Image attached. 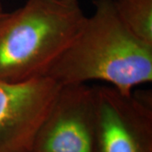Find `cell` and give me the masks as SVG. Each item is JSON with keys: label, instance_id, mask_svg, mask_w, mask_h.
<instances>
[{"label": "cell", "instance_id": "3957f363", "mask_svg": "<svg viewBox=\"0 0 152 152\" xmlns=\"http://www.w3.org/2000/svg\"><path fill=\"white\" fill-rule=\"evenodd\" d=\"M95 152H152V92L93 86Z\"/></svg>", "mask_w": 152, "mask_h": 152}, {"label": "cell", "instance_id": "6da1fadb", "mask_svg": "<svg viewBox=\"0 0 152 152\" xmlns=\"http://www.w3.org/2000/svg\"><path fill=\"white\" fill-rule=\"evenodd\" d=\"M94 11L47 75L61 86L102 81L123 94L152 81V46L121 20L113 0H95Z\"/></svg>", "mask_w": 152, "mask_h": 152}, {"label": "cell", "instance_id": "5b68a950", "mask_svg": "<svg viewBox=\"0 0 152 152\" xmlns=\"http://www.w3.org/2000/svg\"><path fill=\"white\" fill-rule=\"evenodd\" d=\"M61 86L48 76L0 81V152H30Z\"/></svg>", "mask_w": 152, "mask_h": 152}, {"label": "cell", "instance_id": "8992f818", "mask_svg": "<svg viewBox=\"0 0 152 152\" xmlns=\"http://www.w3.org/2000/svg\"><path fill=\"white\" fill-rule=\"evenodd\" d=\"M113 3L127 28L152 46V0H113Z\"/></svg>", "mask_w": 152, "mask_h": 152}, {"label": "cell", "instance_id": "ba28073f", "mask_svg": "<svg viewBox=\"0 0 152 152\" xmlns=\"http://www.w3.org/2000/svg\"><path fill=\"white\" fill-rule=\"evenodd\" d=\"M2 13H3V12H1V13H0V15H1V14H2Z\"/></svg>", "mask_w": 152, "mask_h": 152}, {"label": "cell", "instance_id": "277c9868", "mask_svg": "<svg viewBox=\"0 0 152 152\" xmlns=\"http://www.w3.org/2000/svg\"><path fill=\"white\" fill-rule=\"evenodd\" d=\"M93 86H62L33 140L30 152H95Z\"/></svg>", "mask_w": 152, "mask_h": 152}, {"label": "cell", "instance_id": "52a82bcc", "mask_svg": "<svg viewBox=\"0 0 152 152\" xmlns=\"http://www.w3.org/2000/svg\"><path fill=\"white\" fill-rule=\"evenodd\" d=\"M1 12H4V9H3V4H2V1L0 0V13Z\"/></svg>", "mask_w": 152, "mask_h": 152}, {"label": "cell", "instance_id": "7a4b0ae2", "mask_svg": "<svg viewBox=\"0 0 152 152\" xmlns=\"http://www.w3.org/2000/svg\"><path fill=\"white\" fill-rule=\"evenodd\" d=\"M86 19L80 0H26L0 15V81L47 75Z\"/></svg>", "mask_w": 152, "mask_h": 152}]
</instances>
